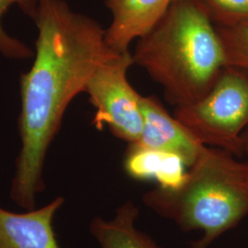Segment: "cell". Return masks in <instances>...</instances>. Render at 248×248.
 I'll return each instance as SVG.
<instances>
[{
  "label": "cell",
  "instance_id": "cell-1",
  "mask_svg": "<svg viewBox=\"0 0 248 248\" xmlns=\"http://www.w3.org/2000/svg\"><path fill=\"white\" fill-rule=\"evenodd\" d=\"M33 20L39 31L35 61L20 77L21 147L10 187L11 200L25 211L36 209L45 190L46 154L67 107L85 92L98 66L117 53L107 44L106 30L64 0H38Z\"/></svg>",
  "mask_w": 248,
  "mask_h": 248
},
{
  "label": "cell",
  "instance_id": "cell-2",
  "mask_svg": "<svg viewBox=\"0 0 248 248\" xmlns=\"http://www.w3.org/2000/svg\"><path fill=\"white\" fill-rule=\"evenodd\" d=\"M136 42L133 64L158 83L176 107L202 98L226 65L217 28L198 0H174Z\"/></svg>",
  "mask_w": 248,
  "mask_h": 248
},
{
  "label": "cell",
  "instance_id": "cell-3",
  "mask_svg": "<svg viewBox=\"0 0 248 248\" xmlns=\"http://www.w3.org/2000/svg\"><path fill=\"white\" fill-rule=\"evenodd\" d=\"M142 202L183 231H201L192 248H208L248 215V166L227 151L205 146L175 189L155 187Z\"/></svg>",
  "mask_w": 248,
  "mask_h": 248
},
{
  "label": "cell",
  "instance_id": "cell-4",
  "mask_svg": "<svg viewBox=\"0 0 248 248\" xmlns=\"http://www.w3.org/2000/svg\"><path fill=\"white\" fill-rule=\"evenodd\" d=\"M174 116L206 146L243 156L248 127V72L225 65L202 98L176 107Z\"/></svg>",
  "mask_w": 248,
  "mask_h": 248
},
{
  "label": "cell",
  "instance_id": "cell-5",
  "mask_svg": "<svg viewBox=\"0 0 248 248\" xmlns=\"http://www.w3.org/2000/svg\"><path fill=\"white\" fill-rule=\"evenodd\" d=\"M132 65L130 51L115 53L93 73L85 90L96 109L92 124L98 130L107 126L114 136L129 144L139 141L143 127L142 95L128 79Z\"/></svg>",
  "mask_w": 248,
  "mask_h": 248
},
{
  "label": "cell",
  "instance_id": "cell-6",
  "mask_svg": "<svg viewBox=\"0 0 248 248\" xmlns=\"http://www.w3.org/2000/svg\"><path fill=\"white\" fill-rule=\"evenodd\" d=\"M143 127L137 144L174 154L190 168L206 145L200 142L155 96H141ZM132 144V143H131Z\"/></svg>",
  "mask_w": 248,
  "mask_h": 248
},
{
  "label": "cell",
  "instance_id": "cell-7",
  "mask_svg": "<svg viewBox=\"0 0 248 248\" xmlns=\"http://www.w3.org/2000/svg\"><path fill=\"white\" fill-rule=\"evenodd\" d=\"M63 202L56 197L45 207L21 213L0 207V248H60L53 222Z\"/></svg>",
  "mask_w": 248,
  "mask_h": 248
},
{
  "label": "cell",
  "instance_id": "cell-8",
  "mask_svg": "<svg viewBox=\"0 0 248 248\" xmlns=\"http://www.w3.org/2000/svg\"><path fill=\"white\" fill-rule=\"evenodd\" d=\"M174 0H105L112 20L106 30L108 45L117 53L147 33L168 11Z\"/></svg>",
  "mask_w": 248,
  "mask_h": 248
},
{
  "label": "cell",
  "instance_id": "cell-9",
  "mask_svg": "<svg viewBox=\"0 0 248 248\" xmlns=\"http://www.w3.org/2000/svg\"><path fill=\"white\" fill-rule=\"evenodd\" d=\"M128 176L138 180L155 179L158 186L175 189L185 181L187 168L174 154L128 144L124 161Z\"/></svg>",
  "mask_w": 248,
  "mask_h": 248
},
{
  "label": "cell",
  "instance_id": "cell-10",
  "mask_svg": "<svg viewBox=\"0 0 248 248\" xmlns=\"http://www.w3.org/2000/svg\"><path fill=\"white\" fill-rule=\"evenodd\" d=\"M139 209L133 202L122 204L111 219L95 217L89 224L100 248H165L136 227Z\"/></svg>",
  "mask_w": 248,
  "mask_h": 248
},
{
  "label": "cell",
  "instance_id": "cell-11",
  "mask_svg": "<svg viewBox=\"0 0 248 248\" xmlns=\"http://www.w3.org/2000/svg\"><path fill=\"white\" fill-rule=\"evenodd\" d=\"M12 5H18L21 11L34 19L38 9V0H0V53L13 59H27L33 56V52L18 39L9 36L3 29L2 18Z\"/></svg>",
  "mask_w": 248,
  "mask_h": 248
},
{
  "label": "cell",
  "instance_id": "cell-12",
  "mask_svg": "<svg viewBox=\"0 0 248 248\" xmlns=\"http://www.w3.org/2000/svg\"><path fill=\"white\" fill-rule=\"evenodd\" d=\"M214 25L222 28L248 24V0H198Z\"/></svg>",
  "mask_w": 248,
  "mask_h": 248
},
{
  "label": "cell",
  "instance_id": "cell-13",
  "mask_svg": "<svg viewBox=\"0 0 248 248\" xmlns=\"http://www.w3.org/2000/svg\"><path fill=\"white\" fill-rule=\"evenodd\" d=\"M216 28L223 46L226 65L248 72V24Z\"/></svg>",
  "mask_w": 248,
  "mask_h": 248
},
{
  "label": "cell",
  "instance_id": "cell-14",
  "mask_svg": "<svg viewBox=\"0 0 248 248\" xmlns=\"http://www.w3.org/2000/svg\"><path fill=\"white\" fill-rule=\"evenodd\" d=\"M242 151H243L242 157H245L246 159L245 162L248 166V127L242 136Z\"/></svg>",
  "mask_w": 248,
  "mask_h": 248
}]
</instances>
